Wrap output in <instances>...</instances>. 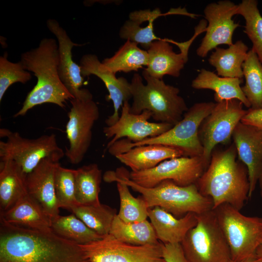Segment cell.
<instances>
[{"mask_svg": "<svg viewBox=\"0 0 262 262\" xmlns=\"http://www.w3.org/2000/svg\"><path fill=\"white\" fill-rule=\"evenodd\" d=\"M0 262H90L79 245L52 229H34L0 220Z\"/></svg>", "mask_w": 262, "mask_h": 262, "instance_id": "6da1fadb", "label": "cell"}, {"mask_svg": "<svg viewBox=\"0 0 262 262\" xmlns=\"http://www.w3.org/2000/svg\"><path fill=\"white\" fill-rule=\"evenodd\" d=\"M237 155L233 142L225 149H213L207 168L195 183L202 195L212 199L213 209L227 203L240 211L249 198L247 169Z\"/></svg>", "mask_w": 262, "mask_h": 262, "instance_id": "7a4b0ae2", "label": "cell"}, {"mask_svg": "<svg viewBox=\"0 0 262 262\" xmlns=\"http://www.w3.org/2000/svg\"><path fill=\"white\" fill-rule=\"evenodd\" d=\"M59 60L58 44L52 38H43L37 47L21 54L20 61L25 70L33 73L37 82L14 117L23 116L29 110L44 103L64 108L66 100L74 98L60 79Z\"/></svg>", "mask_w": 262, "mask_h": 262, "instance_id": "3957f363", "label": "cell"}, {"mask_svg": "<svg viewBox=\"0 0 262 262\" xmlns=\"http://www.w3.org/2000/svg\"><path fill=\"white\" fill-rule=\"evenodd\" d=\"M105 180L107 182L125 183L141 194L149 209L158 206L178 218L189 213L200 214L213 209L212 199L202 195L195 183L181 186L165 180L155 187H144L130 180V173L124 167L109 171Z\"/></svg>", "mask_w": 262, "mask_h": 262, "instance_id": "277c9868", "label": "cell"}, {"mask_svg": "<svg viewBox=\"0 0 262 262\" xmlns=\"http://www.w3.org/2000/svg\"><path fill=\"white\" fill-rule=\"evenodd\" d=\"M142 76L146 84L138 73L134 74L130 82L133 99L130 112L139 115L148 110L155 121L173 125L180 121L188 108L179 95L180 89L150 76L145 70Z\"/></svg>", "mask_w": 262, "mask_h": 262, "instance_id": "5b68a950", "label": "cell"}, {"mask_svg": "<svg viewBox=\"0 0 262 262\" xmlns=\"http://www.w3.org/2000/svg\"><path fill=\"white\" fill-rule=\"evenodd\" d=\"M215 105L212 101L196 103L188 108L180 121L165 132L138 143L120 139L109 147L108 151L115 156L135 147L159 144L178 149L185 157L202 156L203 148L198 136L199 129Z\"/></svg>", "mask_w": 262, "mask_h": 262, "instance_id": "8992f818", "label": "cell"}, {"mask_svg": "<svg viewBox=\"0 0 262 262\" xmlns=\"http://www.w3.org/2000/svg\"><path fill=\"white\" fill-rule=\"evenodd\" d=\"M213 210L229 245L231 259L241 261L256 257L262 243V218L245 215L227 203Z\"/></svg>", "mask_w": 262, "mask_h": 262, "instance_id": "52a82bcc", "label": "cell"}, {"mask_svg": "<svg viewBox=\"0 0 262 262\" xmlns=\"http://www.w3.org/2000/svg\"><path fill=\"white\" fill-rule=\"evenodd\" d=\"M197 215L196 225L180 243L190 262H229V245L213 210Z\"/></svg>", "mask_w": 262, "mask_h": 262, "instance_id": "ba28073f", "label": "cell"}, {"mask_svg": "<svg viewBox=\"0 0 262 262\" xmlns=\"http://www.w3.org/2000/svg\"><path fill=\"white\" fill-rule=\"evenodd\" d=\"M0 136L7 137L6 141H0V161H14L26 174L31 172L44 158H51L60 161L65 155L53 133L29 139L18 132L2 128Z\"/></svg>", "mask_w": 262, "mask_h": 262, "instance_id": "9c48e42d", "label": "cell"}, {"mask_svg": "<svg viewBox=\"0 0 262 262\" xmlns=\"http://www.w3.org/2000/svg\"><path fill=\"white\" fill-rule=\"evenodd\" d=\"M243 105L237 99L216 103L212 112L202 122L198 136L203 148L202 158L208 166L215 146L230 141L235 128L246 113Z\"/></svg>", "mask_w": 262, "mask_h": 262, "instance_id": "30bf717a", "label": "cell"}, {"mask_svg": "<svg viewBox=\"0 0 262 262\" xmlns=\"http://www.w3.org/2000/svg\"><path fill=\"white\" fill-rule=\"evenodd\" d=\"M90 262H166L163 244L134 246L121 242L110 234L79 245Z\"/></svg>", "mask_w": 262, "mask_h": 262, "instance_id": "8fae6325", "label": "cell"}, {"mask_svg": "<svg viewBox=\"0 0 262 262\" xmlns=\"http://www.w3.org/2000/svg\"><path fill=\"white\" fill-rule=\"evenodd\" d=\"M68 113L66 132L69 143L65 155L69 162L76 164L83 159L91 145L92 129L99 117V111L93 98H73Z\"/></svg>", "mask_w": 262, "mask_h": 262, "instance_id": "7c38bea8", "label": "cell"}, {"mask_svg": "<svg viewBox=\"0 0 262 262\" xmlns=\"http://www.w3.org/2000/svg\"><path fill=\"white\" fill-rule=\"evenodd\" d=\"M208 166L202 156H181L166 160L149 169L131 171L130 179L147 188L155 187L165 180L185 186L196 183Z\"/></svg>", "mask_w": 262, "mask_h": 262, "instance_id": "4fadbf2b", "label": "cell"}, {"mask_svg": "<svg viewBox=\"0 0 262 262\" xmlns=\"http://www.w3.org/2000/svg\"><path fill=\"white\" fill-rule=\"evenodd\" d=\"M237 8V5L229 0H220L207 5L204 14L208 24L205 35L196 50L199 57H206L209 51L219 45L230 46L233 44V33L240 26L232 18L236 15Z\"/></svg>", "mask_w": 262, "mask_h": 262, "instance_id": "5bb4252c", "label": "cell"}, {"mask_svg": "<svg viewBox=\"0 0 262 262\" xmlns=\"http://www.w3.org/2000/svg\"><path fill=\"white\" fill-rule=\"evenodd\" d=\"M129 101L121 107V113L118 121L111 126H106L103 131L107 138L112 139L107 148L117 141L126 137L131 143H138L150 137H156L170 129L174 125L165 123H154L148 121L152 113L145 110L140 114L130 112Z\"/></svg>", "mask_w": 262, "mask_h": 262, "instance_id": "9a60e30c", "label": "cell"}, {"mask_svg": "<svg viewBox=\"0 0 262 262\" xmlns=\"http://www.w3.org/2000/svg\"><path fill=\"white\" fill-rule=\"evenodd\" d=\"M47 26L57 39L59 58L58 73L62 82L74 98H93L89 90L82 88L84 80L81 74V66L72 59L73 47L81 45L71 40L66 30L56 20L49 19L47 21Z\"/></svg>", "mask_w": 262, "mask_h": 262, "instance_id": "2e32d148", "label": "cell"}, {"mask_svg": "<svg viewBox=\"0 0 262 262\" xmlns=\"http://www.w3.org/2000/svg\"><path fill=\"white\" fill-rule=\"evenodd\" d=\"M196 37L194 35L189 40L181 43L174 41L173 43L180 49L179 53L173 51L168 39L155 40L147 50L148 63L145 70L150 76L158 79H163L166 75L179 77L188 60L189 48Z\"/></svg>", "mask_w": 262, "mask_h": 262, "instance_id": "e0dca14e", "label": "cell"}, {"mask_svg": "<svg viewBox=\"0 0 262 262\" xmlns=\"http://www.w3.org/2000/svg\"><path fill=\"white\" fill-rule=\"evenodd\" d=\"M80 66L83 78L94 75L104 82L109 92L106 99L112 101L114 109L113 114L105 120V124L107 126L115 124L119 119L120 107L125 102L132 98L131 83L124 77L116 78V74L107 69L96 55H83Z\"/></svg>", "mask_w": 262, "mask_h": 262, "instance_id": "ac0fdd59", "label": "cell"}, {"mask_svg": "<svg viewBox=\"0 0 262 262\" xmlns=\"http://www.w3.org/2000/svg\"><path fill=\"white\" fill-rule=\"evenodd\" d=\"M239 160L248 171L249 198L255 190L262 166V130L240 122L232 135Z\"/></svg>", "mask_w": 262, "mask_h": 262, "instance_id": "d6986e66", "label": "cell"}, {"mask_svg": "<svg viewBox=\"0 0 262 262\" xmlns=\"http://www.w3.org/2000/svg\"><path fill=\"white\" fill-rule=\"evenodd\" d=\"M59 161L51 158L41 161L27 176L28 194L51 220L59 215L54 191V175Z\"/></svg>", "mask_w": 262, "mask_h": 262, "instance_id": "ffe728a7", "label": "cell"}, {"mask_svg": "<svg viewBox=\"0 0 262 262\" xmlns=\"http://www.w3.org/2000/svg\"><path fill=\"white\" fill-rule=\"evenodd\" d=\"M148 217L158 240L163 244L180 243L197 221V215L195 213H189L178 218L158 206L148 209Z\"/></svg>", "mask_w": 262, "mask_h": 262, "instance_id": "44dd1931", "label": "cell"}, {"mask_svg": "<svg viewBox=\"0 0 262 262\" xmlns=\"http://www.w3.org/2000/svg\"><path fill=\"white\" fill-rule=\"evenodd\" d=\"M181 156L183 153L178 149L154 144L135 147L115 157L131 171H140L153 168L166 160Z\"/></svg>", "mask_w": 262, "mask_h": 262, "instance_id": "7402d4cb", "label": "cell"}, {"mask_svg": "<svg viewBox=\"0 0 262 262\" xmlns=\"http://www.w3.org/2000/svg\"><path fill=\"white\" fill-rule=\"evenodd\" d=\"M0 220L34 229H51V219L28 193L10 209L0 213Z\"/></svg>", "mask_w": 262, "mask_h": 262, "instance_id": "603a6c76", "label": "cell"}, {"mask_svg": "<svg viewBox=\"0 0 262 262\" xmlns=\"http://www.w3.org/2000/svg\"><path fill=\"white\" fill-rule=\"evenodd\" d=\"M243 82L242 79L220 77L212 71L203 68L192 81L191 86L196 89L213 91L216 103L237 99L246 107L250 108V104L240 86Z\"/></svg>", "mask_w": 262, "mask_h": 262, "instance_id": "cb8c5ba5", "label": "cell"}, {"mask_svg": "<svg viewBox=\"0 0 262 262\" xmlns=\"http://www.w3.org/2000/svg\"><path fill=\"white\" fill-rule=\"evenodd\" d=\"M27 176L21 167L14 161H0V213L10 209L28 193Z\"/></svg>", "mask_w": 262, "mask_h": 262, "instance_id": "d4e9b609", "label": "cell"}, {"mask_svg": "<svg viewBox=\"0 0 262 262\" xmlns=\"http://www.w3.org/2000/svg\"><path fill=\"white\" fill-rule=\"evenodd\" d=\"M248 48L241 40L227 49L217 47L208 59L220 77L242 79V65L247 58Z\"/></svg>", "mask_w": 262, "mask_h": 262, "instance_id": "484cf974", "label": "cell"}, {"mask_svg": "<svg viewBox=\"0 0 262 262\" xmlns=\"http://www.w3.org/2000/svg\"><path fill=\"white\" fill-rule=\"evenodd\" d=\"M109 234L116 240L134 246L155 245L160 243L155 230L147 220L126 223L115 215Z\"/></svg>", "mask_w": 262, "mask_h": 262, "instance_id": "4316f807", "label": "cell"}, {"mask_svg": "<svg viewBox=\"0 0 262 262\" xmlns=\"http://www.w3.org/2000/svg\"><path fill=\"white\" fill-rule=\"evenodd\" d=\"M101 170L96 164L84 165L75 169V195L78 205L100 204L99 194Z\"/></svg>", "mask_w": 262, "mask_h": 262, "instance_id": "83f0119b", "label": "cell"}, {"mask_svg": "<svg viewBox=\"0 0 262 262\" xmlns=\"http://www.w3.org/2000/svg\"><path fill=\"white\" fill-rule=\"evenodd\" d=\"M101 62L107 69L115 74L137 71L144 66H147L148 53L147 50L139 48L136 43L126 40L113 56Z\"/></svg>", "mask_w": 262, "mask_h": 262, "instance_id": "f1b7e54d", "label": "cell"}, {"mask_svg": "<svg viewBox=\"0 0 262 262\" xmlns=\"http://www.w3.org/2000/svg\"><path fill=\"white\" fill-rule=\"evenodd\" d=\"M51 229L60 237L78 245L85 244L103 237L90 229L73 213L66 216L59 215L52 220Z\"/></svg>", "mask_w": 262, "mask_h": 262, "instance_id": "f546056e", "label": "cell"}, {"mask_svg": "<svg viewBox=\"0 0 262 262\" xmlns=\"http://www.w3.org/2000/svg\"><path fill=\"white\" fill-rule=\"evenodd\" d=\"M90 229L101 236L110 233L116 210L106 205H78L70 211Z\"/></svg>", "mask_w": 262, "mask_h": 262, "instance_id": "4dcf8cb0", "label": "cell"}, {"mask_svg": "<svg viewBox=\"0 0 262 262\" xmlns=\"http://www.w3.org/2000/svg\"><path fill=\"white\" fill-rule=\"evenodd\" d=\"M245 85L242 89L252 109L262 108V64L251 49L242 65Z\"/></svg>", "mask_w": 262, "mask_h": 262, "instance_id": "1f68e13d", "label": "cell"}, {"mask_svg": "<svg viewBox=\"0 0 262 262\" xmlns=\"http://www.w3.org/2000/svg\"><path fill=\"white\" fill-rule=\"evenodd\" d=\"M258 4L257 0H243L237 5L236 15H240L244 18V32L251 40L252 49L262 64V16Z\"/></svg>", "mask_w": 262, "mask_h": 262, "instance_id": "d6a6232c", "label": "cell"}, {"mask_svg": "<svg viewBox=\"0 0 262 262\" xmlns=\"http://www.w3.org/2000/svg\"><path fill=\"white\" fill-rule=\"evenodd\" d=\"M120 199V208L117 215L126 223L138 222L147 220L148 208L140 196L135 197L131 193L129 186L121 181L116 182Z\"/></svg>", "mask_w": 262, "mask_h": 262, "instance_id": "836d02e7", "label": "cell"}, {"mask_svg": "<svg viewBox=\"0 0 262 262\" xmlns=\"http://www.w3.org/2000/svg\"><path fill=\"white\" fill-rule=\"evenodd\" d=\"M75 169L57 165L54 175V191L58 207L71 211L78 205L75 195Z\"/></svg>", "mask_w": 262, "mask_h": 262, "instance_id": "e575fe53", "label": "cell"}, {"mask_svg": "<svg viewBox=\"0 0 262 262\" xmlns=\"http://www.w3.org/2000/svg\"><path fill=\"white\" fill-rule=\"evenodd\" d=\"M31 79V73L24 69L21 62L9 61L5 52L0 57V101L11 85L16 82L25 84Z\"/></svg>", "mask_w": 262, "mask_h": 262, "instance_id": "d590c367", "label": "cell"}, {"mask_svg": "<svg viewBox=\"0 0 262 262\" xmlns=\"http://www.w3.org/2000/svg\"><path fill=\"white\" fill-rule=\"evenodd\" d=\"M154 20H150L147 26L142 27L141 24L129 19L121 27L119 36L122 39L140 44L147 50L154 41L160 39L154 33Z\"/></svg>", "mask_w": 262, "mask_h": 262, "instance_id": "8d00e7d4", "label": "cell"}, {"mask_svg": "<svg viewBox=\"0 0 262 262\" xmlns=\"http://www.w3.org/2000/svg\"><path fill=\"white\" fill-rule=\"evenodd\" d=\"M163 257L166 262H190L180 243L163 244Z\"/></svg>", "mask_w": 262, "mask_h": 262, "instance_id": "74e56055", "label": "cell"}, {"mask_svg": "<svg viewBox=\"0 0 262 262\" xmlns=\"http://www.w3.org/2000/svg\"><path fill=\"white\" fill-rule=\"evenodd\" d=\"M164 15L159 8H156L152 11L150 9L141 10L131 12L129 15V19L142 24L146 21L155 20Z\"/></svg>", "mask_w": 262, "mask_h": 262, "instance_id": "f35d334b", "label": "cell"}, {"mask_svg": "<svg viewBox=\"0 0 262 262\" xmlns=\"http://www.w3.org/2000/svg\"><path fill=\"white\" fill-rule=\"evenodd\" d=\"M241 122L262 130V108L257 109L249 108Z\"/></svg>", "mask_w": 262, "mask_h": 262, "instance_id": "ab89813d", "label": "cell"}, {"mask_svg": "<svg viewBox=\"0 0 262 262\" xmlns=\"http://www.w3.org/2000/svg\"><path fill=\"white\" fill-rule=\"evenodd\" d=\"M229 262H262V261L261 259L257 258L256 257L253 258H251L249 259L241 261H235L230 260Z\"/></svg>", "mask_w": 262, "mask_h": 262, "instance_id": "60d3db41", "label": "cell"}, {"mask_svg": "<svg viewBox=\"0 0 262 262\" xmlns=\"http://www.w3.org/2000/svg\"><path fill=\"white\" fill-rule=\"evenodd\" d=\"M256 257L262 261V243L260 245L256 250Z\"/></svg>", "mask_w": 262, "mask_h": 262, "instance_id": "b9f144b4", "label": "cell"}, {"mask_svg": "<svg viewBox=\"0 0 262 262\" xmlns=\"http://www.w3.org/2000/svg\"><path fill=\"white\" fill-rule=\"evenodd\" d=\"M258 183L259 184V186L260 195L262 197V166L259 176Z\"/></svg>", "mask_w": 262, "mask_h": 262, "instance_id": "7bdbcfd3", "label": "cell"}]
</instances>
